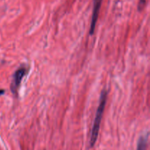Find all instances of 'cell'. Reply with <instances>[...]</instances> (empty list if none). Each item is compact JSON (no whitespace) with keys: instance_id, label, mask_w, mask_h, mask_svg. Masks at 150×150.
<instances>
[{"instance_id":"obj_6","label":"cell","mask_w":150,"mask_h":150,"mask_svg":"<svg viewBox=\"0 0 150 150\" xmlns=\"http://www.w3.org/2000/svg\"><path fill=\"white\" fill-rule=\"evenodd\" d=\"M5 93V90H3V89H2V90H0V94H2Z\"/></svg>"},{"instance_id":"obj_4","label":"cell","mask_w":150,"mask_h":150,"mask_svg":"<svg viewBox=\"0 0 150 150\" xmlns=\"http://www.w3.org/2000/svg\"><path fill=\"white\" fill-rule=\"evenodd\" d=\"M147 141H148V134L141 135L138 141L137 150H147Z\"/></svg>"},{"instance_id":"obj_2","label":"cell","mask_w":150,"mask_h":150,"mask_svg":"<svg viewBox=\"0 0 150 150\" xmlns=\"http://www.w3.org/2000/svg\"><path fill=\"white\" fill-rule=\"evenodd\" d=\"M27 73H28V68L24 66L20 67L17 70H15L13 76L11 84H10V89L13 94L17 93L18 89L20 87L22 80Z\"/></svg>"},{"instance_id":"obj_3","label":"cell","mask_w":150,"mask_h":150,"mask_svg":"<svg viewBox=\"0 0 150 150\" xmlns=\"http://www.w3.org/2000/svg\"><path fill=\"white\" fill-rule=\"evenodd\" d=\"M101 3H102V0H94V7H93L92 16V21H91L90 31H89V34L91 35H92L94 34V29H95L96 23H97V21L98 19Z\"/></svg>"},{"instance_id":"obj_1","label":"cell","mask_w":150,"mask_h":150,"mask_svg":"<svg viewBox=\"0 0 150 150\" xmlns=\"http://www.w3.org/2000/svg\"><path fill=\"white\" fill-rule=\"evenodd\" d=\"M107 92L106 90H103L102 92V94L100 96V103L98 108L96 111L95 118L94 120L92 129V133H91L90 141H89V145L90 147H93L97 141L98 134H99L101 120L102 118V114L104 112V109L106 106V100H107Z\"/></svg>"},{"instance_id":"obj_5","label":"cell","mask_w":150,"mask_h":150,"mask_svg":"<svg viewBox=\"0 0 150 150\" xmlns=\"http://www.w3.org/2000/svg\"><path fill=\"white\" fill-rule=\"evenodd\" d=\"M145 4H146V0H139V5H138V10L139 11H141L144 7H145Z\"/></svg>"}]
</instances>
